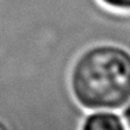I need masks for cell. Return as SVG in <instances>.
<instances>
[{
	"mask_svg": "<svg viewBox=\"0 0 130 130\" xmlns=\"http://www.w3.org/2000/svg\"><path fill=\"white\" fill-rule=\"evenodd\" d=\"M70 88L80 106L116 110L130 104V51L116 43H98L74 62Z\"/></svg>",
	"mask_w": 130,
	"mask_h": 130,
	"instance_id": "1",
	"label": "cell"
},
{
	"mask_svg": "<svg viewBox=\"0 0 130 130\" xmlns=\"http://www.w3.org/2000/svg\"><path fill=\"white\" fill-rule=\"evenodd\" d=\"M81 130H129L124 119L110 110H98L83 120Z\"/></svg>",
	"mask_w": 130,
	"mask_h": 130,
	"instance_id": "2",
	"label": "cell"
},
{
	"mask_svg": "<svg viewBox=\"0 0 130 130\" xmlns=\"http://www.w3.org/2000/svg\"><path fill=\"white\" fill-rule=\"evenodd\" d=\"M98 2L102 6H105L109 10H113V11H130V0H98Z\"/></svg>",
	"mask_w": 130,
	"mask_h": 130,
	"instance_id": "3",
	"label": "cell"
},
{
	"mask_svg": "<svg viewBox=\"0 0 130 130\" xmlns=\"http://www.w3.org/2000/svg\"><path fill=\"white\" fill-rule=\"evenodd\" d=\"M0 130H10V129H9V126H7V124L4 123V122L0 120Z\"/></svg>",
	"mask_w": 130,
	"mask_h": 130,
	"instance_id": "4",
	"label": "cell"
}]
</instances>
